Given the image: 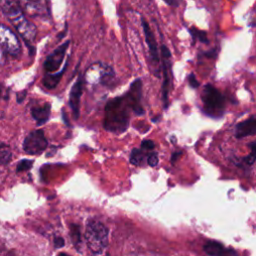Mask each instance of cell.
I'll use <instances>...</instances> for the list:
<instances>
[{
  "instance_id": "obj_1",
  "label": "cell",
  "mask_w": 256,
  "mask_h": 256,
  "mask_svg": "<svg viewBox=\"0 0 256 256\" xmlns=\"http://www.w3.org/2000/svg\"><path fill=\"white\" fill-rule=\"evenodd\" d=\"M130 109L133 111L127 94L109 101L105 108V129L116 134L126 131L130 120Z\"/></svg>"
},
{
  "instance_id": "obj_2",
  "label": "cell",
  "mask_w": 256,
  "mask_h": 256,
  "mask_svg": "<svg viewBox=\"0 0 256 256\" xmlns=\"http://www.w3.org/2000/svg\"><path fill=\"white\" fill-rule=\"evenodd\" d=\"M0 5L9 21L18 30L22 38L28 43L34 40L36 28L24 16L17 0H0Z\"/></svg>"
},
{
  "instance_id": "obj_3",
  "label": "cell",
  "mask_w": 256,
  "mask_h": 256,
  "mask_svg": "<svg viewBox=\"0 0 256 256\" xmlns=\"http://www.w3.org/2000/svg\"><path fill=\"white\" fill-rule=\"evenodd\" d=\"M84 237L89 250L93 254H102L108 246V229L99 221L92 220L88 222Z\"/></svg>"
},
{
  "instance_id": "obj_4",
  "label": "cell",
  "mask_w": 256,
  "mask_h": 256,
  "mask_svg": "<svg viewBox=\"0 0 256 256\" xmlns=\"http://www.w3.org/2000/svg\"><path fill=\"white\" fill-rule=\"evenodd\" d=\"M203 109L207 115L213 118L221 117L225 110V98L213 85H205L201 96Z\"/></svg>"
},
{
  "instance_id": "obj_5",
  "label": "cell",
  "mask_w": 256,
  "mask_h": 256,
  "mask_svg": "<svg viewBox=\"0 0 256 256\" xmlns=\"http://www.w3.org/2000/svg\"><path fill=\"white\" fill-rule=\"evenodd\" d=\"M161 56H162V69H163V84H162V101L164 108L167 109L169 106V92L171 88V53L169 49L162 45L161 47Z\"/></svg>"
},
{
  "instance_id": "obj_6",
  "label": "cell",
  "mask_w": 256,
  "mask_h": 256,
  "mask_svg": "<svg viewBox=\"0 0 256 256\" xmlns=\"http://www.w3.org/2000/svg\"><path fill=\"white\" fill-rule=\"evenodd\" d=\"M48 142L42 130H35L31 132L24 140L23 149L29 155H39L45 151Z\"/></svg>"
},
{
  "instance_id": "obj_7",
  "label": "cell",
  "mask_w": 256,
  "mask_h": 256,
  "mask_svg": "<svg viewBox=\"0 0 256 256\" xmlns=\"http://www.w3.org/2000/svg\"><path fill=\"white\" fill-rule=\"evenodd\" d=\"M0 46L7 53L14 56H17L21 51L20 43L15 34L3 25H0Z\"/></svg>"
},
{
  "instance_id": "obj_8",
  "label": "cell",
  "mask_w": 256,
  "mask_h": 256,
  "mask_svg": "<svg viewBox=\"0 0 256 256\" xmlns=\"http://www.w3.org/2000/svg\"><path fill=\"white\" fill-rule=\"evenodd\" d=\"M70 42L67 41L61 46H59L57 49H55L45 60L44 62V69L47 73H54L56 72L62 65V62L64 60L66 51L69 47Z\"/></svg>"
},
{
  "instance_id": "obj_9",
  "label": "cell",
  "mask_w": 256,
  "mask_h": 256,
  "mask_svg": "<svg viewBox=\"0 0 256 256\" xmlns=\"http://www.w3.org/2000/svg\"><path fill=\"white\" fill-rule=\"evenodd\" d=\"M127 96L131 102L133 112H135L137 115H143L144 109L141 106L142 81L140 79H137L136 81H134V83L130 87V90L127 93Z\"/></svg>"
},
{
  "instance_id": "obj_10",
  "label": "cell",
  "mask_w": 256,
  "mask_h": 256,
  "mask_svg": "<svg viewBox=\"0 0 256 256\" xmlns=\"http://www.w3.org/2000/svg\"><path fill=\"white\" fill-rule=\"evenodd\" d=\"M83 79L82 77L78 78V81L73 85L70 91V98H69V105L72 109L73 116L77 120L79 118L80 113V99L83 93Z\"/></svg>"
},
{
  "instance_id": "obj_11",
  "label": "cell",
  "mask_w": 256,
  "mask_h": 256,
  "mask_svg": "<svg viewBox=\"0 0 256 256\" xmlns=\"http://www.w3.org/2000/svg\"><path fill=\"white\" fill-rule=\"evenodd\" d=\"M253 135H256V114L238 123L235 128V136L238 139Z\"/></svg>"
},
{
  "instance_id": "obj_12",
  "label": "cell",
  "mask_w": 256,
  "mask_h": 256,
  "mask_svg": "<svg viewBox=\"0 0 256 256\" xmlns=\"http://www.w3.org/2000/svg\"><path fill=\"white\" fill-rule=\"evenodd\" d=\"M142 26H143L144 35H145L146 43H147L148 48H149L151 59H152L154 65H158V63H159V54H158V48H157V42H156L155 36H154L149 24L144 19H142Z\"/></svg>"
},
{
  "instance_id": "obj_13",
  "label": "cell",
  "mask_w": 256,
  "mask_h": 256,
  "mask_svg": "<svg viewBox=\"0 0 256 256\" xmlns=\"http://www.w3.org/2000/svg\"><path fill=\"white\" fill-rule=\"evenodd\" d=\"M22 8H24L31 16L43 15L46 11L45 0H17Z\"/></svg>"
},
{
  "instance_id": "obj_14",
  "label": "cell",
  "mask_w": 256,
  "mask_h": 256,
  "mask_svg": "<svg viewBox=\"0 0 256 256\" xmlns=\"http://www.w3.org/2000/svg\"><path fill=\"white\" fill-rule=\"evenodd\" d=\"M203 250L208 255H235L237 254L236 251L233 249L225 248L221 243L216 241H208L203 246Z\"/></svg>"
},
{
  "instance_id": "obj_15",
  "label": "cell",
  "mask_w": 256,
  "mask_h": 256,
  "mask_svg": "<svg viewBox=\"0 0 256 256\" xmlns=\"http://www.w3.org/2000/svg\"><path fill=\"white\" fill-rule=\"evenodd\" d=\"M31 114H32L33 119L37 122V125L41 126V125L45 124L50 118L51 105L49 103H46L43 106L33 107L31 109Z\"/></svg>"
},
{
  "instance_id": "obj_16",
  "label": "cell",
  "mask_w": 256,
  "mask_h": 256,
  "mask_svg": "<svg viewBox=\"0 0 256 256\" xmlns=\"http://www.w3.org/2000/svg\"><path fill=\"white\" fill-rule=\"evenodd\" d=\"M65 70H66V66L60 72H58V73H55V72L54 73H47L45 75V77L43 78L44 86L46 88H48V89L55 88L58 85V83L60 82V80H61Z\"/></svg>"
},
{
  "instance_id": "obj_17",
  "label": "cell",
  "mask_w": 256,
  "mask_h": 256,
  "mask_svg": "<svg viewBox=\"0 0 256 256\" xmlns=\"http://www.w3.org/2000/svg\"><path fill=\"white\" fill-rule=\"evenodd\" d=\"M70 236L72 239V242L74 244L75 247H77V249L79 250V246L82 243V236H81V230L79 225L77 224H70Z\"/></svg>"
},
{
  "instance_id": "obj_18",
  "label": "cell",
  "mask_w": 256,
  "mask_h": 256,
  "mask_svg": "<svg viewBox=\"0 0 256 256\" xmlns=\"http://www.w3.org/2000/svg\"><path fill=\"white\" fill-rule=\"evenodd\" d=\"M249 147H250L251 153L241 160V164L246 167H250L256 162V140L254 142H252L249 145Z\"/></svg>"
},
{
  "instance_id": "obj_19",
  "label": "cell",
  "mask_w": 256,
  "mask_h": 256,
  "mask_svg": "<svg viewBox=\"0 0 256 256\" xmlns=\"http://www.w3.org/2000/svg\"><path fill=\"white\" fill-rule=\"evenodd\" d=\"M144 160V152L140 149H134L131 152V157H130V162L131 164L135 166H139L142 164Z\"/></svg>"
},
{
  "instance_id": "obj_20",
  "label": "cell",
  "mask_w": 256,
  "mask_h": 256,
  "mask_svg": "<svg viewBox=\"0 0 256 256\" xmlns=\"http://www.w3.org/2000/svg\"><path fill=\"white\" fill-rule=\"evenodd\" d=\"M190 33L194 40L198 39L200 42L205 43V44H207L209 42L207 34L204 31H200V30H197L196 28H192V29H190Z\"/></svg>"
},
{
  "instance_id": "obj_21",
  "label": "cell",
  "mask_w": 256,
  "mask_h": 256,
  "mask_svg": "<svg viewBox=\"0 0 256 256\" xmlns=\"http://www.w3.org/2000/svg\"><path fill=\"white\" fill-rule=\"evenodd\" d=\"M33 160H28V159H23L20 161L17 165V172H24L27 170H30L33 165Z\"/></svg>"
},
{
  "instance_id": "obj_22",
  "label": "cell",
  "mask_w": 256,
  "mask_h": 256,
  "mask_svg": "<svg viewBox=\"0 0 256 256\" xmlns=\"http://www.w3.org/2000/svg\"><path fill=\"white\" fill-rule=\"evenodd\" d=\"M12 159V153L9 151L0 152V165H7Z\"/></svg>"
},
{
  "instance_id": "obj_23",
  "label": "cell",
  "mask_w": 256,
  "mask_h": 256,
  "mask_svg": "<svg viewBox=\"0 0 256 256\" xmlns=\"http://www.w3.org/2000/svg\"><path fill=\"white\" fill-rule=\"evenodd\" d=\"M158 162H159V159H158V155L157 153H151L148 158H147V163L149 166L151 167H155L158 165Z\"/></svg>"
},
{
  "instance_id": "obj_24",
  "label": "cell",
  "mask_w": 256,
  "mask_h": 256,
  "mask_svg": "<svg viewBox=\"0 0 256 256\" xmlns=\"http://www.w3.org/2000/svg\"><path fill=\"white\" fill-rule=\"evenodd\" d=\"M141 147L145 151H152L155 148V144L152 140H144L141 144Z\"/></svg>"
},
{
  "instance_id": "obj_25",
  "label": "cell",
  "mask_w": 256,
  "mask_h": 256,
  "mask_svg": "<svg viewBox=\"0 0 256 256\" xmlns=\"http://www.w3.org/2000/svg\"><path fill=\"white\" fill-rule=\"evenodd\" d=\"M188 81H189V85L193 88V89H196V88H198L199 87V82L197 81V79H196V77H195V75L192 73V74H190L189 75V78H188Z\"/></svg>"
},
{
  "instance_id": "obj_26",
  "label": "cell",
  "mask_w": 256,
  "mask_h": 256,
  "mask_svg": "<svg viewBox=\"0 0 256 256\" xmlns=\"http://www.w3.org/2000/svg\"><path fill=\"white\" fill-rule=\"evenodd\" d=\"M65 245V241L62 237H55L54 238V246L55 248H62Z\"/></svg>"
},
{
  "instance_id": "obj_27",
  "label": "cell",
  "mask_w": 256,
  "mask_h": 256,
  "mask_svg": "<svg viewBox=\"0 0 256 256\" xmlns=\"http://www.w3.org/2000/svg\"><path fill=\"white\" fill-rule=\"evenodd\" d=\"M182 154H183L182 151H178V152L173 153V155H172V157H171V162H172V164H174V163L182 156Z\"/></svg>"
},
{
  "instance_id": "obj_28",
  "label": "cell",
  "mask_w": 256,
  "mask_h": 256,
  "mask_svg": "<svg viewBox=\"0 0 256 256\" xmlns=\"http://www.w3.org/2000/svg\"><path fill=\"white\" fill-rule=\"evenodd\" d=\"M205 55H206L208 58H216V57H217V52H216V50H212V51H210V52L205 53Z\"/></svg>"
},
{
  "instance_id": "obj_29",
  "label": "cell",
  "mask_w": 256,
  "mask_h": 256,
  "mask_svg": "<svg viewBox=\"0 0 256 256\" xmlns=\"http://www.w3.org/2000/svg\"><path fill=\"white\" fill-rule=\"evenodd\" d=\"M166 4L170 5V6H178V2L177 0H163Z\"/></svg>"
},
{
  "instance_id": "obj_30",
  "label": "cell",
  "mask_w": 256,
  "mask_h": 256,
  "mask_svg": "<svg viewBox=\"0 0 256 256\" xmlns=\"http://www.w3.org/2000/svg\"><path fill=\"white\" fill-rule=\"evenodd\" d=\"M25 95H26V91H24L21 95L18 94V96H17V102H18V103H21V102L23 101V99L25 98Z\"/></svg>"
},
{
  "instance_id": "obj_31",
  "label": "cell",
  "mask_w": 256,
  "mask_h": 256,
  "mask_svg": "<svg viewBox=\"0 0 256 256\" xmlns=\"http://www.w3.org/2000/svg\"><path fill=\"white\" fill-rule=\"evenodd\" d=\"M1 95H2V86L0 85V98H1Z\"/></svg>"
},
{
  "instance_id": "obj_32",
  "label": "cell",
  "mask_w": 256,
  "mask_h": 256,
  "mask_svg": "<svg viewBox=\"0 0 256 256\" xmlns=\"http://www.w3.org/2000/svg\"><path fill=\"white\" fill-rule=\"evenodd\" d=\"M254 26H256V15L254 17Z\"/></svg>"
},
{
  "instance_id": "obj_33",
  "label": "cell",
  "mask_w": 256,
  "mask_h": 256,
  "mask_svg": "<svg viewBox=\"0 0 256 256\" xmlns=\"http://www.w3.org/2000/svg\"><path fill=\"white\" fill-rule=\"evenodd\" d=\"M3 146H4V145H3V144H0V148H2V147H3Z\"/></svg>"
}]
</instances>
